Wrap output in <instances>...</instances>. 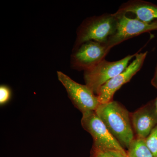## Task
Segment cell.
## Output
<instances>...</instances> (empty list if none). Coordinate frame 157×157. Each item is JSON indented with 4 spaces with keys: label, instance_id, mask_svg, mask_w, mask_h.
<instances>
[{
    "label": "cell",
    "instance_id": "1",
    "mask_svg": "<svg viewBox=\"0 0 157 157\" xmlns=\"http://www.w3.org/2000/svg\"><path fill=\"white\" fill-rule=\"evenodd\" d=\"M111 135L124 149L128 148L135 139L131 114L116 101L100 104L95 110Z\"/></svg>",
    "mask_w": 157,
    "mask_h": 157
},
{
    "label": "cell",
    "instance_id": "4",
    "mask_svg": "<svg viewBox=\"0 0 157 157\" xmlns=\"http://www.w3.org/2000/svg\"><path fill=\"white\" fill-rule=\"evenodd\" d=\"M81 123L83 128L90 134L92 137L93 147L116 151L127 155L126 151L111 135L95 111L82 113Z\"/></svg>",
    "mask_w": 157,
    "mask_h": 157
},
{
    "label": "cell",
    "instance_id": "6",
    "mask_svg": "<svg viewBox=\"0 0 157 157\" xmlns=\"http://www.w3.org/2000/svg\"><path fill=\"white\" fill-rule=\"evenodd\" d=\"M115 14L117 18L116 30L106 44L110 49L124 41L140 34L157 30V20L146 23L136 18H130L125 14L117 12Z\"/></svg>",
    "mask_w": 157,
    "mask_h": 157
},
{
    "label": "cell",
    "instance_id": "16",
    "mask_svg": "<svg viewBox=\"0 0 157 157\" xmlns=\"http://www.w3.org/2000/svg\"><path fill=\"white\" fill-rule=\"evenodd\" d=\"M154 101L155 107L157 111V97L155 100H154Z\"/></svg>",
    "mask_w": 157,
    "mask_h": 157
},
{
    "label": "cell",
    "instance_id": "15",
    "mask_svg": "<svg viewBox=\"0 0 157 157\" xmlns=\"http://www.w3.org/2000/svg\"><path fill=\"white\" fill-rule=\"evenodd\" d=\"M151 83L154 87L157 89V64L155 70L154 76L151 81Z\"/></svg>",
    "mask_w": 157,
    "mask_h": 157
},
{
    "label": "cell",
    "instance_id": "17",
    "mask_svg": "<svg viewBox=\"0 0 157 157\" xmlns=\"http://www.w3.org/2000/svg\"><path fill=\"white\" fill-rule=\"evenodd\" d=\"M124 157H129L128 156V155H127V156H125Z\"/></svg>",
    "mask_w": 157,
    "mask_h": 157
},
{
    "label": "cell",
    "instance_id": "7",
    "mask_svg": "<svg viewBox=\"0 0 157 157\" xmlns=\"http://www.w3.org/2000/svg\"><path fill=\"white\" fill-rule=\"evenodd\" d=\"M72 50L70 60L71 67L78 71H85L94 67L105 59L110 49L106 44L90 41Z\"/></svg>",
    "mask_w": 157,
    "mask_h": 157
},
{
    "label": "cell",
    "instance_id": "12",
    "mask_svg": "<svg viewBox=\"0 0 157 157\" xmlns=\"http://www.w3.org/2000/svg\"><path fill=\"white\" fill-rule=\"evenodd\" d=\"M128 155L124 154L120 151L107 150L92 147L90 157H124Z\"/></svg>",
    "mask_w": 157,
    "mask_h": 157
},
{
    "label": "cell",
    "instance_id": "10",
    "mask_svg": "<svg viewBox=\"0 0 157 157\" xmlns=\"http://www.w3.org/2000/svg\"><path fill=\"white\" fill-rule=\"evenodd\" d=\"M117 12L132 13L140 21L150 23L157 20V6L142 0H131L123 3Z\"/></svg>",
    "mask_w": 157,
    "mask_h": 157
},
{
    "label": "cell",
    "instance_id": "8",
    "mask_svg": "<svg viewBox=\"0 0 157 157\" xmlns=\"http://www.w3.org/2000/svg\"><path fill=\"white\" fill-rule=\"evenodd\" d=\"M147 54V51L140 53L137 52L134 60L125 70L109 79L101 86L97 95L100 104H105L113 101L116 92L130 81L142 68Z\"/></svg>",
    "mask_w": 157,
    "mask_h": 157
},
{
    "label": "cell",
    "instance_id": "9",
    "mask_svg": "<svg viewBox=\"0 0 157 157\" xmlns=\"http://www.w3.org/2000/svg\"><path fill=\"white\" fill-rule=\"evenodd\" d=\"M135 138L145 140L157 126V111L154 100L131 114Z\"/></svg>",
    "mask_w": 157,
    "mask_h": 157
},
{
    "label": "cell",
    "instance_id": "3",
    "mask_svg": "<svg viewBox=\"0 0 157 157\" xmlns=\"http://www.w3.org/2000/svg\"><path fill=\"white\" fill-rule=\"evenodd\" d=\"M137 53L129 55L116 61L104 59L94 67L84 71L85 84L97 95L99 90L109 79L122 72Z\"/></svg>",
    "mask_w": 157,
    "mask_h": 157
},
{
    "label": "cell",
    "instance_id": "5",
    "mask_svg": "<svg viewBox=\"0 0 157 157\" xmlns=\"http://www.w3.org/2000/svg\"><path fill=\"white\" fill-rule=\"evenodd\" d=\"M58 78L67 93L74 106L83 113L95 111L100 105L98 97L86 85L79 84L60 71H57Z\"/></svg>",
    "mask_w": 157,
    "mask_h": 157
},
{
    "label": "cell",
    "instance_id": "2",
    "mask_svg": "<svg viewBox=\"0 0 157 157\" xmlns=\"http://www.w3.org/2000/svg\"><path fill=\"white\" fill-rule=\"evenodd\" d=\"M117 22L115 13L87 17L77 29L73 50L87 41H96L106 45L108 39L115 33Z\"/></svg>",
    "mask_w": 157,
    "mask_h": 157
},
{
    "label": "cell",
    "instance_id": "13",
    "mask_svg": "<svg viewBox=\"0 0 157 157\" xmlns=\"http://www.w3.org/2000/svg\"><path fill=\"white\" fill-rule=\"evenodd\" d=\"M147 148L154 157H157V126L144 140Z\"/></svg>",
    "mask_w": 157,
    "mask_h": 157
},
{
    "label": "cell",
    "instance_id": "14",
    "mask_svg": "<svg viewBox=\"0 0 157 157\" xmlns=\"http://www.w3.org/2000/svg\"><path fill=\"white\" fill-rule=\"evenodd\" d=\"M11 92L10 89L6 85L0 86V104L3 105L9 102L11 98Z\"/></svg>",
    "mask_w": 157,
    "mask_h": 157
},
{
    "label": "cell",
    "instance_id": "11",
    "mask_svg": "<svg viewBox=\"0 0 157 157\" xmlns=\"http://www.w3.org/2000/svg\"><path fill=\"white\" fill-rule=\"evenodd\" d=\"M129 157H154L147 148L144 140L135 138L127 151Z\"/></svg>",
    "mask_w": 157,
    "mask_h": 157
}]
</instances>
